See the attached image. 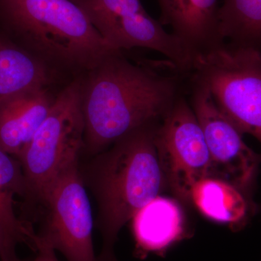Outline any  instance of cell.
Masks as SVG:
<instances>
[{
    "label": "cell",
    "instance_id": "cell-1",
    "mask_svg": "<svg viewBox=\"0 0 261 261\" xmlns=\"http://www.w3.org/2000/svg\"><path fill=\"white\" fill-rule=\"evenodd\" d=\"M189 75L168 60L134 63L113 51L82 81L84 149L95 155L135 130L159 124L185 94Z\"/></svg>",
    "mask_w": 261,
    "mask_h": 261
},
{
    "label": "cell",
    "instance_id": "cell-2",
    "mask_svg": "<svg viewBox=\"0 0 261 261\" xmlns=\"http://www.w3.org/2000/svg\"><path fill=\"white\" fill-rule=\"evenodd\" d=\"M157 125L117 141L80 169L97 201L96 224L102 238L98 261H118L114 247L121 228L166 186L154 142Z\"/></svg>",
    "mask_w": 261,
    "mask_h": 261
},
{
    "label": "cell",
    "instance_id": "cell-3",
    "mask_svg": "<svg viewBox=\"0 0 261 261\" xmlns=\"http://www.w3.org/2000/svg\"><path fill=\"white\" fill-rule=\"evenodd\" d=\"M0 20L45 63L89 71L118 51L72 0H0Z\"/></svg>",
    "mask_w": 261,
    "mask_h": 261
},
{
    "label": "cell",
    "instance_id": "cell-4",
    "mask_svg": "<svg viewBox=\"0 0 261 261\" xmlns=\"http://www.w3.org/2000/svg\"><path fill=\"white\" fill-rule=\"evenodd\" d=\"M82 91V80H79L62 90L18 157L27 185L24 198L27 202H42L61 173L80 162L85 134Z\"/></svg>",
    "mask_w": 261,
    "mask_h": 261
},
{
    "label": "cell",
    "instance_id": "cell-5",
    "mask_svg": "<svg viewBox=\"0 0 261 261\" xmlns=\"http://www.w3.org/2000/svg\"><path fill=\"white\" fill-rule=\"evenodd\" d=\"M191 74L221 111L261 144V50L222 42L194 57Z\"/></svg>",
    "mask_w": 261,
    "mask_h": 261
},
{
    "label": "cell",
    "instance_id": "cell-6",
    "mask_svg": "<svg viewBox=\"0 0 261 261\" xmlns=\"http://www.w3.org/2000/svg\"><path fill=\"white\" fill-rule=\"evenodd\" d=\"M44 226L36 233L34 250L44 245L61 252L67 261H98L94 254L93 219L81 174L80 162L61 173L43 197Z\"/></svg>",
    "mask_w": 261,
    "mask_h": 261
},
{
    "label": "cell",
    "instance_id": "cell-7",
    "mask_svg": "<svg viewBox=\"0 0 261 261\" xmlns=\"http://www.w3.org/2000/svg\"><path fill=\"white\" fill-rule=\"evenodd\" d=\"M154 145L166 185L184 202H191L197 182L212 176L205 137L185 94L154 130Z\"/></svg>",
    "mask_w": 261,
    "mask_h": 261
},
{
    "label": "cell",
    "instance_id": "cell-8",
    "mask_svg": "<svg viewBox=\"0 0 261 261\" xmlns=\"http://www.w3.org/2000/svg\"><path fill=\"white\" fill-rule=\"evenodd\" d=\"M190 102L202 130L212 176L244 190L250 186L261 157L246 145L243 134L215 102L208 87L190 73Z\"/></svg>",
    "mask_w": 261,
    "mask_h": 261
},
{
    "label": "cell",
    "instance_id": "cell-9",
    "mask_svg": "<svg viewBox=\"0 0 261 261\" xmlns=\"http://www.w3.org/2000/svg\"><path fill=\"white\" fill-rule=\"evenodd\" d=\"M46 87L33 86L0 101V147L17 159L42 125L56 99Z\"/></svg>",
    "mask_w": 261,
    "mask_h": 261
},
{
    "label": "cell",
    "instance_id": "cell-10",
    "mask_svg": "<svg viewBox=\"0 0 261 261\" xmlns=\"http://www.w3.org/2000/svg\"><path fill=\"white\" fill-rule=\"evenodd\" d=\"M159 21L195 57L222 42L219 37V0H157Z\"/></svg>",
    "mask_w": 261,
    "mask_h": 261
},
{
    "label": "cell",
    "instance_id": "cell-11",
    "mask_svg": "<svg viewBox=\"0 0 261 261\" xmlns=\"http://www.w3.org/2000/svg\"><path fill=\"white\" fill-rule=\"evenodd\" d=\"M132 228L140 251L162 252L184 234V215L176 201L154 197L134 216Z\"/></svg>",
    "mask_w": 261,
    "mask_h": 261
},
{
    "label": "cell",
    "instance_id": "cell-12",
    "mask_svg": "<svg viewBox=\"0 0 261 261\" xmlns=\"http://www.w3.org/2000/svg\"><path fill=\"white\" fill-rule=\"evenodd\" d=\"M27 185L21 163L0 147V224L10 246L15 250L18 243L34 250L36 233L28 223L17 218L14 212L15 195L25 197Z\"/></svg>",
    "mask_w": 261,
    "mask_h": 261
},
{
    "label": "cell",
    "instance_id": "cell-13",
    "mask_svg": "<svg viewBox=\"0 0 261 261\" xmlns=\"http://www.w3.org/2000/svg\"><path fill=\"white\" fill-rule=\"evenodd\" d=\"M49 75L44 61L0 34V101L33 86H47Z\"/></svg>",
    "mask_w": 261,
    "mask_h": 261
},
{
    "label": "cell",
    "instance_id": "cell-14",
    "mask_svg": "<svg viewBox=\"0 0 261 261\" xmlns=\"http://www.w3.org/2000/svg\"><path fill=\"white\" fill-rule=\"evenodd\" d=\"M191 202L207 219L222 224H237L247 214V202L240 190L214 176L196 184Z\"/></svg>",
    "mask_w": 261,
    "mask_h": 261
},
{
    "label": "cell",
    "instance_id": "cell-15",
    "mask_svg": "<svg viewBox=\"0 0 261 261\" xmlns=\"http://www.w3.org/2000/svg\"><path fill=\"white\" fill-rule=\"evenodd\" d=\"M219 32L223 42L261 50V0H224Z\"/></svg>",
    "mask_w": 261,
    "mask_h": 261
},
{
    "label": "cell",
    "instance_id": "cell-16",
    "mask_svg": "<svg viewBox=\"0 0 261 261\" xmlns=\"http://www.w3.org/2000/svg\"><path fill=\"white\" fill-rule=\"evenodd\" d=\"M76 4L100 35L121 19L145 10L140 0H80Z\"/></svg>",
    "mask_w": 261,
    "mask_h": 261
},
{
    "label": "cell",
    "instance_id": "cell-17",
    "mask_svg": "<svg viewBox=\"0 0 261 261\" xmlns=\"http://www.w3.org/2000/svg\"><path fill=\"white\" fill-rule=\"evenodd\" d=\"M0 259L2 261H18L15 250L10 246L3 226L0 224Z\"/></svg>",
    "mask_w": 261,
    "mask_h": 261
},
{
    "label": "cell",
    "instance_id": "cell-18",
    "mask_svg": "<svg viewBox=\"0 0 261 261\" xmlns=\"http://www.w3.org/2000/svg\"><path fill=\"white\" fill-rule=\"evenodd\" d=\"M36 251L37 252V255L34 261H59L57 258L56 251L50 247L37 245Z\"/></svg>",
    "mask_w": 261,
    "mask_h": 261
},
{
    "label": "cell",
    "instance_id": "cell-19",
    "mask_svg": "<svg viewBox=\"0 0 261 261\" xmlns=\"http://www.w3.org/2000/svg\"><path fill=\"white\" fill-rule=\"evenodd\" d=\"M72 1L74 2L75 3H79V2L80 1V0H72Z\"/></svg>",
    "mask_w": 261,
    "mask_h": 261
},
{
    "label": "cell",
    "instance_id": "cell-20",
    "mask_svg": "<svg viewBox=\"0 0 261 261\" xmlns=\"http://www.w3.org/2000/svg\"><path fill=\"white\" fill-rule=\"evenodd\" d=\"M18 261H22V260H18Z\"/></svg>",
    "mask_w": 261,
    "mask_h": 261
}]
</instances>
